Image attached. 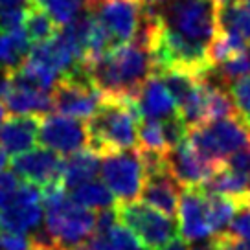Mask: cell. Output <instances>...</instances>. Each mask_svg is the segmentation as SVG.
I'll return each instance as SVG.
<instances>
[{
  "instance_id": "cell-18",
  "label": "cell",
  "mask_w": 250,
  "mask_h": 250,
  "mask_svg": "<svg viewBox=\"0 0 250 250\" xmlns=\"http://www.w3.org/2000/svg\"><path fill=\"white\" fill-rule=\"evenodd\" d=\"M31 52V42L24 28L15 31L0 30V68L4 74L17 70Z\"/></svg>"
},
{
  "instance_id": "cell-4",
  "label": "cell",
  "mask_w": 250,
  "mask_h": 250,
  "mask_svg": "<svg viewBox=\"0 0 250 250\" xmlns=\"http://www.w3.org/2000/svg\"><path fill=\"white\" fill-rule=\"evenodd\" d=\"M116 213L118 221L129 230H133L142 245L149 250H162L167 243L179 235L177 219L167 217L166 213L140 201L118 203Z\"/></svg>"
},
{
  "instance_id": "cell-10",
  "label": "cell",
  "mask_w": 250,
  "mask_h": 250,
  "mask_svg": "<svg viewBox=\"0 0 250 250\" xmlns=\"http://www.w3.org/2000/svg\"><path fill=\"white\" fill-rule=\"evenodd\" d=\"M223 166L206 162L188 140V136L167 153V169L182 188H203Z\"/></svg>"
},
{
  "instance_id": "cell-31",
  "label": "cell",
  "mask_w": 250,
  "mask_h": 250,
  "mask_svg": "<svg viewBox=\"0 0 250 250\" xmlns=\"http://www.w3.org/2000/svg\"><path fill=\"white\" fill-rule=\"evenodd\" d=\"M162 250H191V249H189V245H188V243L184 241L180 235H177V237H175L173 241L167 243Z\"/></svg>"
},
{
  "instance_id": "cell-21",
  "label": "cell",
  "mask_w": 250,
  "mask_h": 250,
  "mask_svg": "<svg viewBox=\"0 0 250 250\" xmlns=\"http://www.w3.org/2000/svg\"><path fill=\"white\" fill-rule=\"evenodd\" d=\"M72 201L83 208L88 210H107V208H114L118 204L114 193L109 189V186L103 180H88L81 186L72 189Z\"/></svg>"
},
{
  "instance_id": "cell-3",
  "label": "cell",
  "mask_w": 250,
  "mask_h": 250,
  "mask_svg": "<svg viewBox=\"0 0 250 250\" xmlns=\"http://www.w3.org/2000/svg\"><path fill=\"white\" fill-rule=\"evenodd\" d=\"M217 9L213 0H164L153 6L162 30L208 54L217 33Z\"/></svg>"
},
{
  "instance_id": "cell-13",
  "label": "cell",
  "mask_w": 250,
  "mask_h": 250,
  "mask_svg": "<svg viewBox=\"0 0 250 250\" xmlns=\"http://www.w3.org/2000/svg\"><path fill=\"white\" fill-rule=\"evenodd\" d=\"M41 114H17L9 116L0 127V149L15 158L24 155L39 142V131L42 124Z\"/></svg>"
},
{
  "instance_id": "cell-14",
  "label": "cell",
  "mask_w": 250,
  "mask_h": 250,
  "mask_svg": "<svg viewBox=\"0 0 250 250\" xmlns=\"http://www.w3.org/2000/svg\"><path fill=\"white\" fill-rule=\"evenodd\" d=\"M140 199L151 208L162 211L167 217H179V182L173 179L169 169L155 171L146 175Z\"/></svg>"
},
{
  "instance_id": "cell-17",
  "label": "cell",
  "mask_w": 250,
  "mask_h": 250,
  "mask_svg": "<svg viewBox=\"0 0 250 250\" xmlns=\"http://www.w3.org/2000/svg\"><path fill=\"white\" fill-rule=\"evenodd\" d=\"M100 156L92 149H81L74 155H68L62 160V173L61 180L66 189L85 184L88 180L96 179V173L100 171Z\"/></svg>"
},
{
  "instance_id": "cell-6",
  "label": "cell",
  "mask_w": 250,
  "mask_h": 250,
  "mask_svg": "<svg viewBox=\"0 0 250 250\" xmlns=\"http://www.w3.org/2000/svg\"><path fill=\"white\" fill-rule=\"evenodd\" d=\"M100 169H102L103 182L114 193L118 203L138 201L146 182V169H144L140 151L127 149V151L103 156Z\"/></svg>"
},
{
  "instance_id": "cell-37",
  "label": "cell",
  "mask_w": 250,
  "mask_h": 250,
  "mask_svg": "<svg viewBox=\"0 0 250 250\" xmlns=\"http://www.w3.org/2000/svg\"><path fill=\"white\" fill-rule=\"evenodd\" d=\"M98 2H102V0H85V6H92V4H98Z\"/></svg>"
},
{
  "instance_id": "cell-30",
  "label": "cell",
  "mask_w": 250,
  "mask_h": 250,
  "mask_svg": "<svg viewBox=\"0 0 250 250\" xmlns=\"http://www.w3.org/2000/svg\"><path fill=\"white\" fill-rule=\"evenodd\" d=\"M225 164H227V167H230V169L250 177V147H245V149H241V151L234 153V155H230L227 160H225Z\"/></svg>"
},
{
  "instance_id": "cell-2",
  "label": "cell",
  "mask_w": 250,
  "mask_h": 250,
  "mask_svg": "<svg viewBox=\"0 0 250 250\" xmlns=\"http://www.w3.org/2000/svg\"><path fill=\"white\" fill-rule=\"evenodd\" d=\"M142 114L136 98L103 96L98 109L86 120L88 149L98 156L134 149L138 144Z\"/></svg>"
},
{
  "instance_id": "cell-20",
  "label": "cell",
  "mask_w": 250,
  "mask_h": 250,
  "mask_svg": "<svg viewBox=\"0 0 250 250\" xmlns=\"http://www.w3.org/2000/svg\"><path fill=\"white\" fill-rule=\"evenodd\" d=\"M217 30L237 35L250 44V9L245 0H234L219 6Z\"/></svg>"
},
{
  "instance_id": "cell-1",
  "label": "cell",
  "mask_w": 250,
  "mask_h": 250,
  "mask_svg": "<svg viewBox=\"0 0 250 250\" xmlns=\"http://www.w3.org/2000/svg\"><path fill=\"white\" fill-rule=\"evenodd\" d=\"M83 72L103 96L136 98L144 83L155 74V64L149 48L138 41H131L85 62Z\"/></svg>"
},
{
  "instance_id": "cell-22",
  "label": "cell",
  "mask_w": 250,
  "mask_h": 250,
  "mask_svg": "<svg viewBox=\"0 0 250 250\" xmlns=\"http://www.w3.org/2000/svg\"><path fill=\"white\" fill-rule=\"evenodd\" d=\"M206 201H208V221H210L211 237L217 234H225L241 206L232 199L217 195V193H206Z\"/></svg>"
},
{
  "instance_id": "cell-16",
  "label": "cell",
  "mask_w": 250,
  "mask_h": 250,
  "mask_svg": "<svg viewBox=\"0 0 250 250\" xmlns=\"http://www.w3.org/2000/svg\"><path fill=\"white\" fill-rule=\"evenodd\" d=\"M0 100L4 102V107L13 116L17 114H41L46 116L52 109V98L50 92L26 88V86L11 85L8 78L4 76V90Z\"/></svg>"
},
{
  "instance_id": "cell-26",
  "label": "cell",
  "mask_w": 250,
  "mask_h": 250,
  "mask_svg": "<svg viewBox=\"0 0 250 250\" xmlns=\"http://www.w3.org/2000/svg\"><path fill=\"white\" fill-rule=\"evenodd\" d=\"M211 74H215L225 85H230L237 79L250 76V46L235 54L234 57H230L228 61L217 64Z\"/></svg>"
},
{
  "instance_id": "cell-24",
  "label": "cell",
  "mask_w": 250,
  "mask_h": 250,
  "mask_svg": "<svg viewBox=\"0 0 250 250\" xmlns=\"http://www.w3.org/2000/svg\"><path fill=\"white\" fill-rule=\"evenodd\" d=\"M138 146L144 153H156V155H167L171 147L167 144L162 122L156 120H144L138 125Z\"/></svg>"
},
{
  "instance_id": "cell-9",
  "label": "cell",
  "mask_w": 250,
  "mask_h": 250,
  "mask_svg": "<svg viewBox=\"0 0 250 250\" xmlns=\"http://www.w3.org/2000/svg\"><path fill=\"white\" fill-rule=\"evenodd\" d=\"M39 142L42 147L52 149L64 156L86 149L88 146L86 120H78L62 114H46L41 124Z\"/></svg>"
},
{
  "instance_id": "cell-35",
  "label": "cell",
  "mask_w": 250,
  "mask_h": 250,
  "mask_svg": "<svg viewBox=\"0 0 250 250\" xmlns=\"http://www.w3.org/2000/svg\"><path fill=\"white\" fill-rule=\"evenodd\" d=\"M146 2H147L149 6H158V4H162L164 0H146Z\"/></svg>"
},
{
  "instance_id": "cell-25",
  "label": "cell",
  "mask_w": 250,
  "mask_h": 250,
  "mask_svg": "<svg viewBox=\"0 0 250 250\" xmlns=\"http://www.w3.org/2000/svg\"><path fill=\"white\" fill-rule=\"evenodd\" d=\"M33 2L44 9L59 28L76 21L81 15L79 13L81 8L85 6V0H33Z\"/></svg>"
},
{
  "instance_id": "cell-29",
  "label": "cell",
  "mask_w": 250,
  "mask_h": 250,
  "mask_svg": "<svg viewBox=\"0 0 250 250\" xmlns=\"http://www.w3.org/2000/svg\"><path fill=\"white\" fill-rule=\"evenodd\" d=\"M31 239L24 234H13L0 230V250H30Z\"/></svg>"
},
{
  "instance_id": "cell-28",
  "label": "cell",
  "mask_w": 250,
  "mask_h": 250,
  "mask_svg": "<svg viewBox=\"0 0 250 250\" xmlns=\"http://www.w3.org/2000/svg\"><path fill=\"white\" fill-rule=\"evenodd\" d=\"M210 241L215 245L217 250H250V239H239L228 232L213 235L210 237Z\"/></svg>"
},
{
  "instance_id": "cell-7",
  "label": "cell",
  "mask_w": 250,
  "mask_h": 250,
  "mask_svg": "<svg viewBox=\"0 0 250 250\" xmlns=\"http://www.w3.org/2000/svg\"><path fill=\"white\" fill-rule=\"evenodd\" d=\"M52 109L62 116L88 120L102 102L103 94L88 81L86 74L78 70L70 76H62L54 85L52 92Z\"/></svg>"
},
{
  "instance_id": "cell-23",
  "label": "cell",
  "mask_w": 250,
  "mask_h": 250,
  "mask_svg": "<svg viewBox=\"0 0 250 250\" xmlns=\"http://www.w3.org/2000/svg\"><path fill=\"white\" fill-rule=\"evenodd\" d=\"M156 76L162 79V83L169 90L179 109L186 103L189 94L195 90L199 81H203V78H197V76L186 70H162L156 72Z\"/></svg>"
},
{
  "instance_id": "cell-27",
  "label": "cell",
  "mask_w": 250,
  "mask_h": 250,
  "mask_svg": "<svg viewBox=\"0 0 250 250\" xmlns=\"http://www.w3.org/2000/svg\"><path fill=\"white\" fill-rule=\"evenodd\" d=\"M228 92L235 103V109L245 124L250 125V76L241 78L228 85Z\"/></svg>"
},
{
  "instance_id": "cell-11",
  "label": "cell",
  "mask_w": 250,
  "mask_h": 250,
  "mask_svg": "<svg viewBox=\"0 0 250 250\" xmlns=\"http://www.w3.org/2000/svg\"><path fill=\"white\" fill-rule=\"evenodd\" d=\"M62 160L64 158L52 149L37 147L24 153V155L11 158L9 167L19 179H22L24 182H30L41 189L52 182L61 180Z\"/></svg>"
},
{
  "instance_id": "cell-19",
  "label": "cell",
  "mask_w": 250,
  "mask_h": 250,
  "mask_svg": "<svg viewBox=\"0 0 250 250\" xmlns=\"http://www.w3.org/2000/svg\"><path fill=\"white\" fill-rule=\"evenodd\" d=\"M22 28L26 31V37L31 42V46H37L42 42L54 39L59 31V26L48 15L44 9L37 6L33 0H28L24 8V22Z\"/></svg>"
},
{
  "instance_id": "cell-32",
  "label": "cell",
  "mask_w": 250,
  "mask_h": 250,
  "mask_svg": "<svg viewBox=\"0 0 250 250\" xmlns=\"http://www.w3.org/2000/svg\"><path fill=\"white\" fill-rule=\"evenodd\" d=\"M30 250H61L55 243H46V241H37V239H31Z\"/></svg>"
},
{
  "instance_id": "cell-38",
  "label": "cell",
  "mask_w": 250,
  "mask_h": 250,
  "mask_svg": "<svg viewBox=\"0 0 250 250\" xmlns=\"http://www.w3.org/2000/svg\"><path fill=\"white\" fill-rule=\"evenodd\" d=\"M74 250H92L88 245H81V247H78V249H74Z\"/></svg>"
},
{
  "instance_id": "cell-8",
  "label": "cell",
  "mask_w": 250,
  "mask_h": 250,
  "mask_svg": "<svg viewBox=\"0 0 250 250\" xmlns=\"http://www.w3.org/2000/svg\"><path fill=\"white\" fill-rule=\"evenodd\" d=\"M42 217L44 208L41 201V189L30 182L21 180L15 195L0 210V230L26 235L39 230Z\"/></svg>"
},
{
  "instance_id": "cell-39",
  "label": "cell",
  "mask_w": 250,
  "mask_h": 250,
  "mask_svg": "<svg viewBox=\"0 0 250 250\" xmlns=\"http://www.w3.org/2000/svg\"><path fill=\"white\" fill-rule=\"evenodd\" d=\"M245 4H247V6H249V9H250V0H245Z\"/></svg>"
},
{
  "instance_id": "cell-36",
  "label": "cell",
  "mask_w": 250,
  "mask_h": 250,
  "mask_svg": "<svg viewBox=\"0 0 250 250\" xmlns=\"http://www.w3.org/2000/svg\"><path fill=\"white\" fill-rule=\"evenodd\" d=\"M217 6H225V4H228V2H234V0H213Z\"/></svg>"
},
{
  "instance_id": "cell-12",
  "label": "cell",
  "mask_w": 250,
  "mask_h": 250,
  "mask_svg": "<svg viewBox=\"0 0 250 250\" xmlns=\"http://www.w3.org/2000/svg\"><path fill=\"white\" fill-rule=\"evenodd\" d=\"M179 203V234L186 243L211 237L208 221V201L203 188H182Z\"/></svg>"
},
{
  "instance_id": "cell-33",
  "label": "cell",
  "mask_w": 250,
  "mask_h": 250,
  "mask_svg": "<svg viewBox=\"0 0 250 250\" xmlns=\"http://www.w3.org/2000/svg\"><path fill=\"white\" fill-rule=\"evenodd\" d=\"M28 0H0V9H9V8H21L26 6Z\"/></svg>"
},
{
  "instance_id": "cell-15",
  "label": "cell",
  "mask_w": 250,
  "mask_h": 250,
  "mask_svg": "<svg viewBox=\"0 0 250 250\" xmlns=\"http://www.w3.org/2000/svg\"><path fill=\"white\" fill-rule=\"evenodd\" d=\"M136 103H138V109H140V114L144 120L164 122V120H169V118H175L180 114L173 96L156 74H153L144 83V86L136 96Z\"/></svg>"
},
{
  "instance_id": "cell-34",
  "label": "cell",
  "mask_w": 250,
  "mask_h": 250,
  "mask_svg": "<svg viewBox=\"0 0 250 250\" xmlns=\"http://www.w3.org/2000/svg\"><path fill=\"white\" fill-rule=\"evenodd\" d=\"M6 112H8V110H6V107H4V102L0 100V127H2L4 122H6Z\"/></svg>"
},
{
  "instance_id": "cell-5",
  "label": "cell",
  "mask_w": 250,
  "mask_h": 250,
  "mask_svg": "<svg viewBox=\"0 0 250 250\" xmlns=\"http://www.w3.org/2000/svg\"><path fill=\"white\" fill-rule=\"evenodd\" d=\"M96 19L107 28L114 44H127L136 39L149 13L146 0H102L92 6H85Z\"/></svg>"
}]
</instances>
